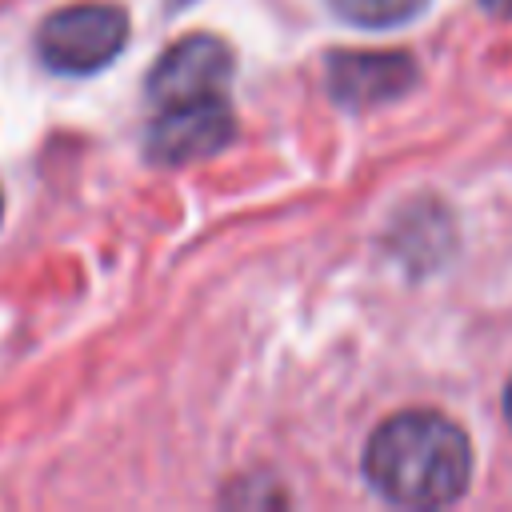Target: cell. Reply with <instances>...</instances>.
Segmentation results:
<instances>
[{
	"label": "cell",
	"mask_w": 512,
	"mask_h": 512,
	"mask_svg": "<svg viewBox=\"0 0 512 512\" xmlns=\"http://www.w3.org/2000/svg\"><path fill=\"white\" fill-rule=\"evenodd\" d=\"M488 12H496V16H512V0H480Z\"/></svg>",
	"instance_id": "52a82bcc"
},
{
	"label": "cell",
	"mask_w": 512,
	"mask_h": 512,
	"mask_svg": "<svg viewBox=\"0 0 512 512\" xmlns=\"http://www.w3.org/2000/svg\"><path fill=\"white\" fill-rule=\"evenodd\" d=\"M368 484L404 508H440L464 496L472 476L468 436L440 412H396L364 444Z\"/></svg>",
	"instance_id": "6da1fadb"
},
{
	"label": "cell",
	"mask_w": 512,
	"mask_h": 512,
	"mask_svg": "<svg viewBox=\"0 0 512 512\" xmlns=\"http://www.w3.org/2000/svg\"><path fill=\"white\" fill-rule=\"evenodd\" d=\"M332 8L360 28H392L412 20L424 8V0H332Z\"/></svg>",
	"instance_id": "8992f818"
},
{
	"label": "cell",
	"mask_w": 512,
	"mask_h": 512,
	"mask_svg": "<svg viewBox=\"0 0 512 512\" xmlns=\"http://www.w3.org/2000/svg\"><path fill=\"white\" fill-rule=\"evenodd\" d=\"M504 412H508V424H512V380H508V392H504Z\"/></svg>",
	"instance_id": "ba28073f"
},
{
	"label": "cell",
	"mask_w": 512,
	"mask_h": 512,
	"mask_svg": "<svg viewBox=\"0 0 512 512\" xmlns=\"http://www.w3.org/2000/svg\"><path fill=\"white\" fill-rule=\"evenodd\" d=\"M228 140H232L228 100L192 104V108H164L152 116V128H148V152L164 164H188V160L212 156Z\"/></svg>",
	"instance_id": "277c9868"
},
{
	"label": "cell",
	"mask_w": 512,
	"mask_h": 512,
	"mask_svg": "<svg viewBox=\"0 0 512 512\" xmlns=\"http://www.w3.org/2000/svg\"><path fill=\"white\" fill-rule=\"evenodd\" d=\"M232 48L220 36H188L172 44L148 72V100L156 112L164 108H192L228 100L232 88Z\"/></svg>",
	"instance_id": "3957f363"
},
{
	"label": "cell",
	"mask_w": 512,
	"mask_h": 512,
	"mask_svg": "<svg viewBox=\"0 0 512 512\" xmlns=\"http://www.w3.org/2000/svg\"><path fill=\"white\" fill-rule=\"evenodd\" d=\"M128 44V12L120 4H68L36 32V52L52 72L84 76L112 64Z\"/></svg>",
	"instance_id": "7a4b0ae2"
},
{
	"label": "cell",
	"mask_w": 512,
	"mask_h": 512,
	"mask_svg": "<svg viewBox=\"0 0 512 512\" xmlns=\"http://www.w3.org/2000/svg\"><path fill=\"white\" fill-rule=\"evenodd\" d=\"M0 212H4V196H0Z\"/></svg>",
	"instance_id": "9c48e42d"
},
{
	"label": "cell",
	"mask_w": 512,
	"mask_h": 512,
	"mask_svg": "<svg viewBox=\"0 0 512 512\" xmlns=\"http://www.w3.org/2000/svg\"><path fill=\"white\" fill-rule=\"evenodd\" d=\"M416 84V64L408 52H336L328 60L332 100L348 108L384 104Z\"/></svg>",
	"instance_id": "5b68a950"
}]
</instances>
